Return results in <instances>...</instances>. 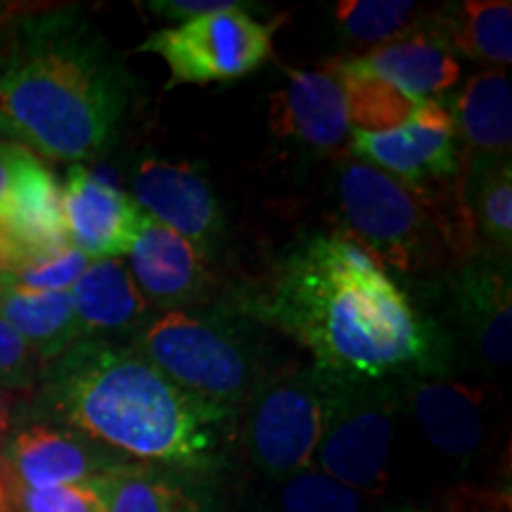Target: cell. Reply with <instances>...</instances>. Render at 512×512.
<instances>
[{"label":"cell","mask_w":512,"mask_h":512,"mask_svg":"<svg viewBox=\"0 0 512 512\" xmlns=\"http://www.w3.org/2000/svg\"><path fill=\"white\" fill-rule=\"evenodd\" d=\"M0 318L15 328L41 363L55 361L86 337L69 292H36L17 285H3Z\"/></svg>","instance_id":"obj_20"},{"label":"cell","mask_w":512,"mask_h":512,"mask_svg":"<svg viewBox=\"0 0 512 512\" xmlns=\"http://www.w3.org/2000/svg\"><path fill=\"white\" fill-rule=\"evenodd\" d=\"M91 264L93 259H88V256L79 252V249L67 247L64 252L55 254L53 259L19 273L10 285L36 292H69Z\"/></svg>","instance_id":"obj_27"},{"label":"cell","mask_w":512,"mask_h":512,"mask_svg":"<svg viewBox=\"0 0 512 512\" xmlns=\"http://www.w3.org/2000/svg\"><path fill=\"white\" fill-rule=\"evenodd\" d=\"M403 389L422 434L434 448L460 460L482 448L489 389L446 380H408Z\"/></svg>","instance_id":"obj_15"},{"label":"cell","mask_w":512,"mask_h":512,"mask_svg":"<svg viewBox=\"0 0 512 512\" xmlns=\"http://www.w3.org/2000/svg\"><path fill=\"white\" fill-rule=\"evenodd\" d=\"M463 197L477 240L505 261L512 247V171L510 157L470 155L463 159Z\"/></svg>","instance_id":"obj_22"},{"label":"cell","mask_w":512,"mask_h":512,"mask_svg":"<svg viewBox=\"0 0 512 512\" xmlns=\"http://www.w3.org/2000/svg\"><path fill=\"white\" fill-rule=\"evenodd\" d=\"M441 41L456 46L472 60L512 62V3L510 0H465L441 24H432Z\"/></svg>","instance_id":"obj_23"},{"label":"cell","mask_w":512,"mask_h":512,"mask_svg":"<svg viewBox=\"0 0 512 512\" xmlns=\"http://www.w3.org/2000/svg\"><path fill=\"white\" fill-rule=\"evenodd\" d=\"M29 150H24L22 145L12 143H0V214H3L5 204H8V197L12 192V185H15L17 171L22 166L24 159H27Z\"/></svg>","instance_id":"obj_30"},{"label":"cell","mask_w":512,"mask_h":512,"mask_svg":"<svg viewBox=\"0 0 512 512\" xmlns=\"http://www.w3.org/2000/svg\"><path fill=\"white\" fill-rule=\"evenodd\" d=\"M271 131L313 150L332 152L351 138L347 91L337 67L287 72V83L271 98Z\"/></svg>","instance_id":"obj_13"},{"label":"cell","mask_w":512,"mask_h":512,"mask_svg":"<svg viewBox=\"0 0 512 512\" xmlns=\"http://www.w3.org/2000/svg\"><path fill=\"white\" fill-rule=\"evenodd\" d=\"M126 256L133 283L147 306L181 311L195 304L209 283L200 249L150 216Z\"/></svg>","instance_id":"obj_14"},{"label":"cell","mask_w":512,"mask_h":512,"mask_svg":"<svg viewBox=\"0 0 512 512\" xmlns=\"http://www.w3.org/2000/svg\"><path fill=\"white\" fill-rule=\"evenodd\" d=\"M394 418L392 387L382 382L342 380L313 467L363 496L382 494L389 479Z\"/></svg>","instance_id":"obj_8"},{"label":"cell","mask_w":512,"mask_h":512,"mask_svg":"<svg viewBox=\"0 0 512 512\" xmlns=\"http://www.w3.org/2000/svg\"><path fill=\"white\" fill-rule=\"evenodd\" d=\"M453 309L479 356L491 368H505L512 358L510 268L496 261H470L451 283Z\"/></svg>","instance_id":"obj_16"},{"label":"cell","mask_w":512,"mask_h":512,"mask_svg":"<svg viewBox=\"0 0 512 512\" xmlns=\"http://www.w3.org/2000/svg\"><path fill=\"white\" fill-rule=\"evenodd\" d=\"M69 297L86 337L143 328L150 309L121 259L93 261L69 290Z\"/></svg>","instance_id":"obj_19"},{"label":"cell","mask_w":512,"mask_h":512,"mask_svg":"<svg viewBox=\"0 0 512 512\" xmlns=\"http://www.w3.org/2000/svg\"><path fill=\"white\" fill-rule=\"evenodd\" d=\"M17 512H100L98 498L86 484L29 489L15 484Z\"/></svg>","instance_id":"obj_28"},{"label":"cell","mask_w":512,"mask_h":512,"mask_svg":"<svg viewBox=\"0 0 512 512\" xmlns=\"http://www.w3.org/2000/svg\"><path fill=\"white\" fill-rule=\"evenodd\" d=\"M399 512H427V510H399Z\"/></svg>","instance_id":"obj_33"},{"label":"cell","mask_w":512,"mask_h":512,"mask_svg":"<svg viewBox=\"0 0 512 512\" xmlns=\"http://www.w3.org/2000/svg\"><path fill=\"white\" fill-rule=\"evenodd\" d=\"M46 399L76 432L143 463L204 472L230 415L178 389L136 349L83 337L48 363Z\"/></svg>","instance_id":"obj_2"},{"label":"cell","mask_w":512,"mask_h":512,"mask_svg":"<svg viewBox=\"0 0 512 512\" xmlns=\"http://www.w3.org/2000/svg\"><path fill=\"white\" fill-rule=\"evenodd\" d=\"M133 349L185 394L228 415L245 408L266 377L249 337L219 313L166 311L140 332Z\"/></svg>","instance_id":"obj_4"},{"label":"cell","mask_w":512,"mask_h":512,"mask_svg":"<svg viewBox=\"0 0 512 512\" xmlns=\"http://www.w3.org/2000/svg\"><path fill=\"white\" fill-rule=\"evenodd\" d=\"M337 207L347 238L380 264L413 273L448 252L420 185L399 181L373 164L347 162L339 169Z\"/></svg>","instance_id":"obj_5"},{"label":"cell","mask_w":512,"mask_h":512,"mask_svg":"<svg viewBox=\"0 0 512 512\" xmlns=\"http://www.w3.org/2000/svg\"><path fill=\"white\" fill-rule=\"evenodd\" d=\"M351 150L406 183L434 181L460 171L453 114L437 100H420L411 117L392 131L351 128Z\"/></svg>","instance_id":"obj_9"},{"label":"cell","mask_w":512,"mask_h":512,"mask_svg":"<svg viewBox=\"0 0 512 512\" xmlns=\"http://www.w3.org/2000/svg\"><path fill=\"white\" fill-rule=\"evenodd\" d=\"M453 124H458L470 155L510 157L512 88L508 74L489 69L472 76L458 98Z\"/></svg>","instance_id":"obj_21"},{"label":"cell","mask_w":512,"mask_h":512,"mask_svg":"<svg viewBox=\"0 0 512 512\" xmlns=\"http://www.w3.org/2000/svg\"><path fill=\"white\" fill-rule=\"evenodd\" d=\"M275 24H261L240 3L155 31L138 53L159 55L169 67L166 91L207 86L252 74L273 55Z\"/></svg>","instance_id":"obj_7"},{"label":"cell","mask_w":512,"mask_h":512,"mask_svg":"<svg viewBox=\"0 0 512 512\" xmlns=\"http://www.w3.org/2000/svg\"><path fill=\"white\" fill-rule=\"evenodd\" d=\"M0 512H17L15 505V482H12L8 467L0 460Z\"/></svg>","instance_id":"obj_32"},{"label":"cell","mask_w":512,"mask_h":512,"mask_svg":"<svg viewBox=\"0 0 512 512\" xmlns=\"http://www.w3.org/2000/svg\"><path fill=\"white\" fill-rule=\"evenodd\" d=\"M36 363L41 361H38L29 344L17 335L15 328H10L0 318V387H27L34 380Z\"/></svg>","instance_id":"obj_29"},{"label":"cell","mask_w":512,"mask_h":512,"mask_svg":"<svg viewBox=\"0 0 512 512\" xmlns=\"http://www.w3.org/2000/svg\"><path fill=\"white\" fill-rule=\"evenodd\" d=\"M342 377L320 368L266 375L247 401L245 453L256 472L287 479L313 467Z\"/></svg>","instance_id":"obj_6"},{"label":"cell","mask_w":512,"mask_h":512,"mask_svg":"<svg viewBox=\"0 0 512 512\" xmlns=\"http://www.w3.org/2000/svg\"><path fill=\"white\" fill-rule=\"evenodd\" d=\"M233 3L228 0H209V3H185V0H164V3H150V8L162 17H174V19H188L202 17L207 12H216V10H226Z\"/></svg>","instance_id":"obj_31"},{"label":"cell","mask_w":512,"mask_h":512,"mask_svg":"<svg viewBox=\"0 0 512 512\" xmlns=\"http://www.w3.org/2000/svg\"><path fill=\"white\" fill-rule=\"evenodd\" d=\"M100 512H211L200 484L155 465H114L86 484Z\"/></svg>","instance_id":"obj_18"},{"label":"cell","mask_w":512,"mask_h":512,"mask_svg":"<svg viewBox=\"0 0 512 512\" xmlns=\"http://www.w3.org/2000/svg\"><path fill=\"white\" fill-rule=\"evenodd\" d=\"M339 79L347 91L349 119L356 131L366 133H384L401 126L411 117L418 102L406 98L396 88L384 83L377 76L363 72L351 60L337 64Z\"/></svg>","instance_id":"obj_24"},{"label":"cell","mask_w":512,"mask_h":512,"mask_svg":"<svg viewBox=\"0 0 512 512\" xmlns=\"http://www.w3.org/2000/svg\"><path fill=\"white\" fill-rule=\"evenodd\" d=\"M0 287H3V285H0Z\"/></svg>","instance_id":"obj_34"},{"label":"cell","mask_w":512,"mask_h":512,"mask_svg":"<svg viewBox=\"0 0 512 512\" xmlns=\"http://www.w3.org/2000/svg\"><path fill=\"white\" fill-rule=\"evenodd\" d=\"M351 64L389 83L415 102L446 91L460 79L456 57L434 29L415 31L392 43H384L351 60Z\"/></svg>","instance_id":"obj_17"},{"label":"cell","mask_w":512,"mask_h":512,"mask_svg":"<svg viewBox=\"0 0 512 512\" xmlns=\"http://www.w3.org/2000/svg\"><path fill=\"white\" fill-rule=\"evenodd\" d=\"M420 15V5L406 0H342L335 5L339 29L363 46H384L406 36Z\"/></svg>","instance_id":"obj_25"},{"label":"cell","mask_w":512,"mask_h":512,"mask_svg":"<svg viewBox=\"0 0 512 512\" xmlns=\"http://www.w3.org/2000/svg\"><path fill=\"white\" fill-rule=\"evenodd\" d=\"M366 505L368 496L309 467L280 479L268 512H366Z\"/></svg>","instance_id":"obj_26"},{"label":"cell","mask_w":512,"mask_h":512,"mask_svg":"<svg viewBox=\"0 0 512 512\" xmlns=\"http://www.w3.org/2000/svg\"><path fill=\"white\" fill-rule=\"evenodd\" d=\"M261 316L309 349L316 368L342 380H408L439 368V332L344 233L299 242L278 266Z\"/></svg>","instance_id":"obj_1"},{"label":"cell","mask_w":512,"mask_h":512,"mask_svg":"<svg viewBox=\"0 0 512 512\" xmlns=\"http://www.w3.org/2000/svg\"><path fill=\"white\" fill-rule=\"evenodd\" d=\"M133 200L152 221L176 230L197 249L219 240V200L192 164L143 159L133 174Z\"/></svg>","instance_id":"obj_11"},{"label":"cell","mask_w":512,"mask_h":512,"mask_svg":"<svg viewBox=\"0 0 512 512\" xmlns=\"http://www.w3.org/2000/svg\"><path fill=\"white\" fill-rule=\"evenodd\" d=\"M62 214L69 245L93 261L126 256L147 219L131 195L81 164L69 169L62 185Z\"/></svg>","instance_id":"obj_10"},{"label":"cell","mask_w":512,"mask_h":512,"mask_svg":"<svg viewBox=\"0 0 512 512\" xmlns=\"http://www.w3.org/2000/svg\"><path fill=\"white\" fill-rule=\"evenodd\" d=\"M124 110L112 64L81 31H29L0 74V131L31 155L83 162L100 155Z\"/></svg>","instance_id":"obj_3"},{"label":"cell","mask_w":512,"mask_h":512,"mask_svg":"<svg viewBox=\"0 0 512 512\" xmlns=\"http://www.w3.org/2000/svg\"><path fill=\"white\" fill-rule=\"evenodd\" d=\"M12 482L29 489L88 484L114 465H121L100 444L76 430H57L48 425H31L8 441L3 453Z\"/></svg>","instance_id":"obj_12"}]
</instances>
